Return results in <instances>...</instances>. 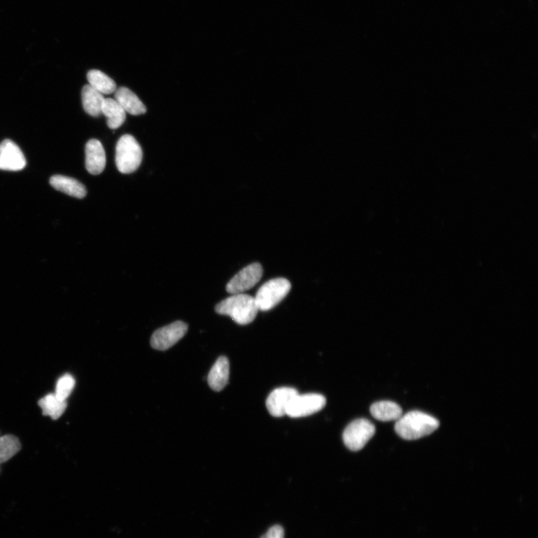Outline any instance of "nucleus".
Here are the masks:
<instances>
[{
    "instance_id": "nucleus-1",
    "label": "nucleus",
    "mask_w": 538,
    "mask_h": 538,
    "mask_svg": "<svg viewBox=\"0 0 538 538\" xmlns=\"http://www.w3.org/2000/svg\"><path fill=\"white\" fill-rule=\"evenodd\" d=\"M440 426L434 417L421 411H411L402 415L395 425L398 435L407 441L418 440L432 434Z\"/></svg>"
},
{
    "instance_id": "nucleus-2",
    "label": "nucleus",
    "mask_w": 538,
    "mask_h": 538,
    "mask_svg": "<svg viewBox=\"0 0 538 538\" xmlns=\"http://www.w3.org/2000/svg\"><path fill=\"white\" fill-rule=\"evenodd\" d=\"M215 311L232 317L239 325H245L255 320L259 309L254 297L241 293L234 294L218 304Z\"/></svg>"
},
{
    "instance_id": "nucleus-3",
    "label": "nucleus",
    "mask_w": 538,
    "mask_h": 538,
    "mask_svg": "<svg viewBox=\"0 0 538 538\" xmlns=\"http://www.w3.org/2000/svg\"><path fill=\"white\" fill-rule=\"evenodd\" d=\"M143 152L136 139L131 135L120 138L116 146L115 163L122 174L136 171L142 162Z\"/></svg>"
},
{
    "instance_id": "nucleus-4",
    "label": "nucleus",
    "mask_w": 538,
    "mask_h": 538,
    "mask_svg": "<svg viewBox=\"0 0 538 538\" xmlns=\"http://www.w3.org/2000/svg\"><path fill=\"white\" fill-rule=\"evenodd\" d=\"M291 290L290 282L285 278L272 279L262 285L255 296L259 311H268L277 306Z\"/></svg>"
},
{
    "instance_id": "nucleus-5",
    "label": "nucleus",
    "mask_w": 538,
    "mask_h": 538,
    "mask_svg": "<svg viewBox=\"0 0 538 538\" xmlns=\"http://www.w3.org/2000/svg\"><path fill=\"white\" fill-rule=\"evenodd\" d=\"M376 427L366 419H359L350 423L344 432L345 445L351 451L363 448L376 434Z\"/></svg>"
},
{
    "instance_id": "nucleus-6",
    "label": "nucleus",
    "mask_w": 538,
    "mask_h": 538,
    "mask_svg": "<svg viewBox=\"0 0 538 538\" xmlns=\"http://www.w3.org/2000/svg\"><path fill=\"white\" fill-rule=\"evenodd\" d=\"M326 404V399L317 393L298 394L290 405L287 415L292 418H301L322 411Z\"/></svg>"
},
{
    "instance_id": "nucleus-7",
    "label": "nucleus",
    "mask_w": 538,
    "mask_h": 538,
    "mask_svg": "<svg viewBox=\"0 0 538 538\" xmlns=\"http://www.w3.org/2000/svg\"><path fill=\"white\" fill-rule=\"evenodd\" d=\"M188 325L181 321L175 322L169 325L160 328L151 337V346L160 351H166L176 344L187 333Z\"/></svg>"
},
{
    "instance_id": "nucleus-8",
    "label": "nucleus",
    "mask_w": 538,
    "mask_h": 538,
    "mask_svg": "<svg viewBox=\"0 0 538 538\" xmlns=\"http://www.w3.org/2000/svg\"><path fill=\"white\" fill-rule=\"evenodd\" d=\"M263 274L262 266L253 263L241 270L227 285V291L230 294H241L253 288L261 280Z\"/></svg>"
},
{
    "instance_id": "nucleus-9",
    "label": "nucleus",
    "mask_w": 538,
    "mask_h": 538,
    "mask_svg": "<svg viewBox=\"0 0 538 538\" xmlns=\"http://www.w3.org/2000/svg\"><path fill=\"white\" fill-rule=\"evenodd\" d=\"M27 166L25 156L14 141L6 139L0 144V170L19 171Z\"/></svg>"
},
{
    "instance_id": "nucleus-10",
    "label": "nucleus",
    "mask_w": 538,
    "mask_h": 538,
    "mask_svg": "<svg viewBox=\"0 0 538 538\" xmlns=\"http://www.w3.org/2000/svg\"><path fill=\"white\" fill-rule=\"evenodd\" d=\"M298 394V391L292 388H280L273 390L267 400L269 413L274 417L287 415L290 404Z\"/></svg>"
},
{
    "instance_id": "nucleus-11",
    "label": "nucleus",
    "mask_w": 538,
    "mask_h": 538,
    "mask_svg": "<svg viewBox=\"0 0 538 538\" xmlns=\"http://www.w3.org/2000/svg\"><path fill=\"white\" fill-rule=\"evenodd\" d=\"M106 153L101 142L91 139L85 146V168L92 175L101 174L106 167Z\"/></svg>"
},
{
    "instance_id": "nucleus-12",
    "label": "nucleus",
    "mask_w": 538,
    "mask_h": 538,
    "mask_svg": "<svg viewBox=\"0 0 538 538\" xmlns=\"http://www.w3.org/2000/svg\"><path fill=\"white\" fill-rule=\"evenodd\" d=\"M50 184L55 190L76 199H84L87 194L85 186L83 183L66 176H52L50 179Z\"/></svg>"
},
{
    "instance_id": "nucleus-13",
    "label": "nucleus",
    "mask_w": 538,
    "mask_h": 538,
    "mask_svg": "<svg viewBox=\"0 0 538 538\" xmlns=\"http://www.w3.org/2000/svg\"><path fill=\"white\" fill-rule=\"evenodd\" d=\"M115 100L122 106L126 113L132 115H140L147 112L146 106L138 96L126 87H120L116 90Z\"/></svg>"
},
{
    "instance_id": "nucleus-14",
    "label": "nucleus",
    "mask_w": 538,
    "mask_h": 538,
    "mask_svg": "<svg viewBox=\"0 0 538 538\" xmlns=\"http://www.w3.org/2000/svg\"><path fill=\"white\" fill-rule=\"evenodd\" d=\"M229 363L226 357L219 358L208 376V386L216 392L222 390L228 383Z\"/></svg>"
},
{
    "instance_id": "nucleus-15",
    "label": "nucleus",
    "mask_w": 538,
    "mask_h": 538,
    "mask_svg": "<svg viewBox=\"0 0 538 538\" xmlns=\"http://www.w3.org/2000/svg\"><path fill=\"white\" fill-rule=\"evenodd\" d=\"M105 98L104 94L97 92L90 85H86L82 90V101L84 111L92 117L102 115V107Z\"/></svg>"
},
{
    "instance_id": "nucleus-16",
    "label": "nucleus",
    "mask_w": 538,
    "mask_h": 538,
    "mask_svg": "<svg viewBox=\"0 0 538 538\" xmlns=\"http://www.w3.org/2000/svg\"><path fill=\"white\" fill-rule=\"evenodd\" d=\"M370 412L374 418L383 422L397 421L402 416L399 404L390 401H381L373 404Z\"/></svg>"
},
{
    "instance_id": "nucleus-17",
    "label": "nucleus",
    "mask_w": 538,
    "mask_h": 538,
    "mask_svg": "<svg viewBox=\"0 0 538 538\" xmlns=\"http://www.w3.org/2000/svg\"><path fill=\"white\" fill-rule=\"evenodd\" d=\"M127 113L114 99L105 98L102 114L107 118V126L108 128L115 129L122 126L126 120Z\"/></svg>"
},
{
    "instance_id": "nucleus-18",
    "label": "nucleus",
    "mask_w": 538,
    "mask_h": 538,
    "mask_svg": "<svg viewBox=\"0 0 538 538\" xmlns=\"http://www.w3.org/2000/svg\"><path fill=\"white\" fill-rule=\"evenodd\" d=\"M38 404L42 409L43 416H50L52 420H57L67 409V402L59 400L55 393L47 395L41 399Z\"/></svg>"
},
{
    "instance_id": "nucleus-19",
    "label": "nucleus",
    "mask_w": 538,
    "mask_h": 538,
    "mask_svg": "<svg viewBox=\"0 0 538 538\" xmlns=\"http://www.w3.org/2000/svg\"><path fill=\"white\" fill-rule=\"evenodd\" d=\"M87 80L93 89L102 94H111L117 90L115 81L101 71H90L87 74Z\"/></svg>"
},
{
    "instance_id": "nucleus-20",
    "label": "nucleus",
    "mask_w": 538,
    "mask_h": 538,
    "mask_svg": "<svg viewBox=\"0 0 538 538\" xmlns=\"http://www.w3.org/2000/svg\"><path fill=\"white\" fill-rule=\"evenodd\" d=\"M22 448L19 439L13 434L0 437V465L17 455Z\"/></svg>"
},
{
    "instance_id": "nucleus-21",
    "label": "nucleus",
    "mask_w": 538,
    "mask_h": 538,
    "mask_svg": "<svg viewBox=\"0 0 538 538\" xmlns=\"http://www.w3.org/2000/svg\"><path fill=\"white\" fill-rule=\"evenodd\" d=\"M76 384L74 378L70 374H65L57 381L56 397L61 401H66L72 392Z\"/></svg>"
},
{
    "instance_id": "nucleus-22",
    "label": "nucleus",
    "mask_w": 538,
    "mask_h": 538,
    "mask_svg": "<svg viewBox=\"0 0 538 538\" xmlns=\"http://www.w3.org/2000/svg\"><path fill=\"white\" fill-rule=\"evenodd\" d=\"M261 538H284V530L281 525H274Z\"/></svg>"
}]
</instances>
